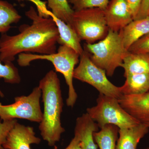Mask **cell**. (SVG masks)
Masks as SVG:
<instances>
[{"label":"cell","instance_id":"obj_21","mask_svg":"<svg viewBox=\"0 0 149 149\" xmlns=\"http://www.w3.org/2000/svg\"><path fill=\"white\" fill-rule=\"evenodd\" d=\"M0 61V78H2L6 83L18 84L21 82V77L18 69L13 62H7L3 64ZM0 97L3 98L4 95L0 89Z\"/></svg>","mask_w":149,"mask_h":149},{"label":"cell","instance_id":"obj_4","mask_svg":"<svg viewBox=\"0 0 149 149\" xmlns=\"http://www.w3.org/2000/svg\"><path fill=\"white\" fill-rule=\"evenodd\" d=\"M93 63L111 77L117 68L121 67L128 50L125 49L119 32L109 29L106 37L98 43L85 46Z\"/></svg>","mask_w":149,"mask_h":149},{"label":"cell","instance_id":"obj_11","mask_svg":"<svg viewBox=\"0 0 149 149\" xmlns=\"http://www.w3.org/2000/svg\"><path fill=\"white\" fill-rule=\"evenodd\" d=\"M118 101L123 108L141 123H149V92L123 95Z\"/></svg>","mask_w":149,"mask_h":149},{"label":"cell","instance_id":"obj_15","mask_svg":"<svg viewBox=\"0 0 149 149\" xmlns=\"http://www.w3.org/2000/svg\"><path fill=\"white\" fill-rule=\"evenodd\" d=\"M119 33L123 45L128 50L135 42L149 33V15L144 18L133 20L120 30Z\"/></svg>","mask_w":149,"mask_h":149},{"label":"cell","instance_id":"obj_1","mask_svg":"<svg viewBox=\"0 0 149 149\" xmlns=\"http://www.w3.org/2000/svg\"><path fill=\"white\" fill-rule=\"evenodd\" d=\"M25 15L32 21L29 25L23 24L19 33L10 36L6 33L0 37V61L13 62L15 56L23 53L51 54L56 52L59 34L56 24L52 17L40 16L33 7Z\"/></svg>","mask_w":149,"mask_h":149},{"label":"cell","instance_id":"obj_22","mask_svg":"<svg viewBox=\"0 0 149 149\" xmlns=\"http://www.w3.org/2000/svg\"><path fill=\"white\" fill-rule=\"evenodd\" d=\"M73 6V10L78 11L91 8H98L104 10L110 0H68Z\"/></svg>","mask_w":149,"mask_h":149},{"label":"cell","instance_id":"obj_17","mask_svg":"<svg viewBox=\"0 0 149 149\" xmlns=\"http://www.w3.org/2000/svg\"><path fill=\"white\" fill-rule=\"evenodd\" d=\"M125 83L120 87L123 95H138L149 91V73L132 74L125 77Z\"/></svg>","mask_w":149,"mask_h":149},{"label":"cell","instance_id":"obj_30","mask_svg":"<svg viewBox=\"0 0 149 149\" xmlns=\"http://www.w3.org/2000/svg\"><path fill=\"white\" fill-rule=\"evenodd\" d=\"M145 149H149V148H147Z\"/></svg>","mask_w":149,"mask_h":149},{"label":"cell","instance_id":"obj_8","mask_svg":"<svg viewBox=\"0 0 149 149\" xmlns=\"http://www.w3.org/2000/svg\"><path fill=\"white\" fill-rule=\"evenodd\" d=\"M73 78L90 84L105 95L118 100L123 95L120 87L108 80L105 70L93 63L85 50L80 56L79 65L74 68Z\"/></svg>","mask_w":149,"mask_h":149},{"label":"cell","instance_id":"obj_24","mask_svg":"<svg viewBox=\"0 0 149 149\" xmlns=\"http://www.w3.org/2000/svg\"><path fill=\"white\" fill-rule=\"evenodd\" d=\"M17 122L16 119L2 122L0 120V147L3 146L9 133Z\"/></svg>","mask_w":149,"mask_h":149},{"label":"cell","instance_id":"obj_7","mask_svg":"<svg viewBox=\"0 0 149 149\" xmlns=\"http://www.w3.org/2000/svg\"><path fill=\"white\" fill-rule=\"evenodd\" d=\"M41 96L42 91L37 86L28 95L15 97L13 104L3 105L0 103L1 120L20 118L40 123L43 116L40 102Z\"/></svg>","mask_w":149,"mask_h":149},{"label":"cell","instance_id":"obj_27","mask_svg":"<svg viewBox=\"0 0 149 149\" xmlns=\"http://www.w3.org/2000/svg\"><path fill=\"white\" fill-rule=\"evenodd\" d=\"M64 149H83L79 139L77 136H74L69 145Z\"/></svg>","mask_w":149,"mask_h":149},{"label":"cell","instance_id":"obj_18","mask_svg":"<svg viewBox=\"0 0 149 149\" xmlns=\"http://www.w3.org/2000/svg\"><path fill=\"white\" fill-rule=\"evenodd\" d=\"M119 128L112 124H107L101 130L93 133L94 141L100 149H116Z\"/></svg>","mask_w":149,"mask_h":149},{"label":"cell","instance_id":"obj_5","mask_svg":"<svg viewBox=\"0 0 149 149\" xmlns=\"http://www.w3.org/2000/svg\"><path fill=\"white\" fill-rule=\"evenodd\" d=\"M86 111L100 128L107 124L116 125L119 129L129 128L141 123L123 108L118 99L101 93L97 99V105Z\"/></svg>","mask_w":149,"mask_h":149},{"label":"cell","instance_id":"obj_28","mask_svg":"<svg viewBox=\"0 0 149 149\" xmlns=\"http://www.w3.org/2000/svg\"><path fill=\"white\" fill-rule=\"evenodd\" d=\"M0 149H8L7 148H4L3 146L0 147Z\"/></svg>","mask_w":149,"mask_h":149},{"label":"cell","instance_id":"obj_13","mask_svg":"<svg viewBox=\"0 0 149 149\" xmlns=\"http://www.w3.org/2000/svg\"><path fill=\"white\" fill-rule=\"evenodd\" d=\"M46 13L52 17L56 24L59 34L58 44L61 45H65L74 50L81 55L84 52V50L80 44L81 40L79 39L73 28L69 24L56 17L52 12L47 10Z\"/></svg>","mask_w":149,"mask_h":149},{"label":"cell","instance_id":"obj_20","mask_svg":"<svg viewBox=\"0 0 149 149\" xmlns=\"http://www.w3.org/2000/svg\"><path fill=\"white\" fill-rule=\"evenodd\" d=\"M48 5L52 13L58 18L67 24H70L74 12L68 0H47Z\"/></svg>","mask_w":149,"mask_h":149},{"label":"cell","instance_id":"obj_14","mask_svg":"<svg viewBox=\"0 0 149 149\" xmlns=\"http://www.w3.org/2000/svg\"><path fill=\"white\" fill-rule=\"evenodd\" d=\"M147 124L140 123L129 128L119 129L116 149H136L140 140L148 133Z\"/></svg>","mask_w":149,"mask_h":149},{"label":"cell","instance_id":"obj_25","mask_svg":"<svg viewBox=\"0 0 149 149\" xmlns=\"http://www.w3.org/2000/svg\"><path fill=\"white\" fill-rule=\"evenodd\" d=\"M130 12L133 17V20L136 18L139 13L143 0H125Z\"/></svg>","mask_w":149,"mask_h":149},{"label":"cell","instance_id":"obj_12","mask_svg":"<svg viewBox=\"0 0 149 149\" xmlns=\"http://www.w3.org/2000/svg\"><path fill=\"white\" fill-rule=\"evenodd\" d=\"M97 124L87 113L77 118L74 128V136L79 139L83 149H97L93 133L97 131Z\"/></svg>","mask_w":149,"mask_h":149},{"label":"cell","instance_id":"obj_23","mask_svg":"<svg viewBox=\"0 0 149 149\" xmlns=\"http://www.w3.org/2000/svg\"><path fill=\"white\" fill-rule=\"evenodd\" d=\"M128 52L149 56V33L140 38L128 49Z\"/></svg>","mask_w":149,"mask_h":149},{"label":"cell","instance_id":"obj_2","mask_svg":"<svg viewBox=\"0 0 149 149\" xmlns=\"http://www.w3.org/2000/svg\"><path fill=\"white\" fill-rule=\"evenodd\" d=\"M44 104L42 119L39 129L44 141L50 147H54L60 140L65 128L61 117L63 107L60 81L56 72L51 70L40 80Z\"/></svg>","mask_w":149,"mask_h":149},{"label":"cell","instance_id":"obj_6","mask_svg":"<svg viewBox=\"0 0 149 149\" xmlns=\"http://www.w3.org/2000/svg\"><path fill=\"white\" fill-rule=\"evenodd\" d=\"M70 25L81 40L93 44L106 37L109 29L104 10L98 8L74 11Z\"/></svg>","mask_w":149,"mask_h":149},{"label":"cell","instance_id":"obj_10","mask_svg":"<svg viewBox=\"0 0 149 149\" xmlns=\"http://www.w3.org/2000/svg\"><path fill=\"white\" fill-rule=\"evenodd\" d=\"M33 127L17 122L9 133L3 146L8 149H31L32 144H40Z\"/></svg>","mask_w":149,"mask_h":149},{"label":"cell","instance_id":"obj_3","mask_svg":"<svg viewBox=\"0 0 149 149\" xmlns=\"http://www.w3.org/2000/svg\"><path fill=\"white\" fill-rule=\"evenodd\" d=\"M80 55L74 50L65 45H61L56 52L51 54H37L23 53L18 55L17 63L21 67H27L31 62L37 60H45L51 62L56 71L64 76L68 86V97L66 102L68 107H72L76 103L77 95L73 84L74 67L79 62Z\"/></svg>","mask_w":149,"mask_h":149},{"label":"cell","instance_id":"obj_26","mask_svg":"<svg viewBox=\"0 0 149 149\" xmlns=\"http://www.w3.org/2000/svg\"><path fill=\"white\" fill-rule=\"evenodd\" d=\"M149 15V0H143L139 13L135 19L144 18Z\"/></svg>","mask_w":149,"mask_h":149},{"label":"cell","instance_id":"obj_19","mask_svg":"<svg viewBox=\"0 0 149 149\" xmlns=\"http://www.w3.org/2000/svg\"><path fill=\"white\" fill-rule=\"evenodd\" d=\"M21 18V15L12 4L0 0V33H6L12 24L17 23Z\"/></svg>","mask_w":149,"mask_h":149},{"label":"cell","instance_id":"obj_9","mask_svg":"<svg viewBox=\"0 0 149 149\" xmlns=\"http://www.w3.org/2000/svg\"><path fill=\"white\" fill-rule=\"evenodd\" d=\"M104 12L107 25L113 32H119L133 20L125 0H110Z\"/></svg>","mask_w":149,"mask_h":149},{"label":"cell","instance_id":"obj_29","mask_svg":"<svg viewBox=\"0 0 149 149\" xmlns=\"http://www.w3.org/2000/svg\"><path fill=\"white\" fill-rule=\"evenodd\" d=\"M147 125H148V127L149 128V123H148V124H147Z\"/></svg>","mask_w":149,"mask_h":149},{"label":"cell","instance_id":"obj_16","mask_svg":"<svg viewBox=\"0 0 149 149\" xmlns=\"http://www.w3.org/2000/svg\"><path fill=\"white\" fill-rule=\"evenodd\" d=\"M124 69V77L130 74L149 73V56L127 52L121 66Z\"/></svg>","mask_w":149,"mask_h":149}]
</instances>
